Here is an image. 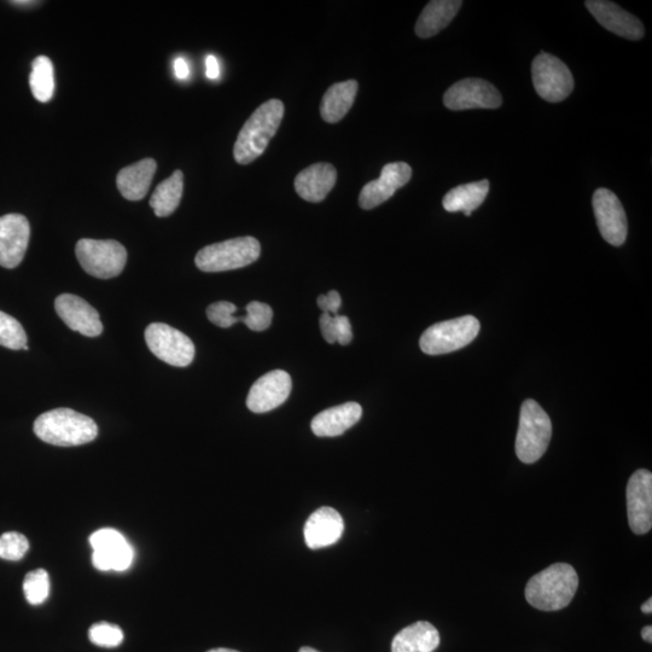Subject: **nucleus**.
I'll list each match as a JSON object with an SVG mask.
<instances>
[{
	"mask_svg": "<svg viewBox=\"0 0 652 652\" xmlns=\"http://www.w3.org/2000/svg\"><path fill=\"white\" fill-rule=\"evenodd\" d=\"M578 586L575 569L567 563H556L528 581L526 599L535 609L557 611L572 603Z\"/></svg>",
	"mask_w": 652,
	"mask_h": 652,
	"instance_id": "1",
	"label": "nucleus"
},
{
	"mask_svg": "<svg viewBox=\"0 0 652 652\" xmlns=\"http://www.w3.org/2000/svg\"><path fill=\"white\" fill-rule=\"evenodd\" d=\"M284 116V104L270 100L261 104L242 127L234 148V156L240 165H249L264 154L275 137Z\"/></svg>",
	"mask_w": 652,
	"mask_h": 652,
	"instance_id": "2",
	"label": "nucleus"
},
{
	"mask_svg": "<svg viewBox=\"0 0 652 652\" xmlns=\"http://www.w3.org/2000/svg\"><path fill=\"white\" fill-rule=\"evenodd\" d=\"M34 433L46 444L73 447L89 444L98 435L92 418L71 409H56L43 413L34 422Z\"/></svg>",
	"mask_w": 652,
	"mask_h": 652,
	"instance_id": "3",
	"label": "nucleus"
},
{
	"mask_svg": "<svg viewBox=\"0 0 652 652\" xmlns=\"http://www.w3.org/2000/svg\"><path fill=\"white\" fill-rule=\"evenodd\" d=\"M552 438L549 415L537 401L528 399L520 413V426L516 436V454L525 464L538 462L544 456Z\"/></svg>",
	"mask_w": 652,
	"mask_h": 652,
	"instance_id": "4",
	"label": "nucleus"
},
{
	"mask_svg": "<svg viewBox=\"0 0 652 652\" xmlns=\"http://www.w3.org/2000/svg\"><path fill=\"white\" fill-rule=\"evenodd\" d=\"M260 254L261 246L256 238L238 237L201 249L195 263L203 272H225L252 265Z\"/></svg>",
	"mask_w": 652,
	"mask_h": 652,
	"instance_id": "5",
	"label": "nucleus"
},
{
	"mask_svg": "<svg viewBox=\"0 0 652 652\" xmlns=\"http://www.w3.org/2000/svg\"><path fill=\"white\" fill-rule=\"evenodd\" d=\"M480 322L473 316L436 323L424 331L419 347L428 355L447 354L470 345L480 333Z\"/></svg>",
	"mask_w": 652,
	"mask_h": 652,
	"instance_id": "6",
	"label": "nucleus"
},
{
	"mask_svg": "<svg viewBox=\"0 0 652 652\" xmlns=\"http://www.w3.org/2000/svg\"><path fill=\"white\" fill-rule=\"evenodd\" d=\"M75 254L83 269L92 277H118L127 263V252L121 243L112 240L83 238L75 247Z\"/></svg>",
	"mask_w": 652,
	"mask_h": 652,
	"instance_id": "7",
	"label": "nucleus"
},
{
	"mask_svg": "<svg viewBox=\"0 0 652 652\" xmlns=\"http://www.w3.org/2000/svg\"><path fill=\"white\" fill-rule=\"evenodd\" d=\"M532 77L535 90L543 100L558 103L574 90V78L560 58L541 52L534 58Z\"/></svg>",
	"mask_w": 652,
	"mask_h": 652,
	"instance_id": "8",
	"label": "nucleus"
},
{
	"mask_svg": "<svg viewBox=\"0 0 652 652\" xmlns=\"http://www.w3.org/2000/svg\"><path fill=\"white\" fill-rule=\"evenodd\" d=\"M145 341L155 357L166 364L186 368L195 358V345L188 336L163 323L150 324Z\"/></svg>",
	"mask_w": 652,
	"mask_h": 652,
	"instance_id": "9",
	"label": "nucleus"
},
{
	"mask_svg": "<svg viewBox=\"0 0 652 652\" xmlns=\"http://www.w3.org/2000/svg\"><path fill=\"white\" fill-rule=\"evenodd\" d=\"M92 563L101 572H125L132 566L135 551L124 535L113 528H103L90 537Z\"/></svg>",
	"mask_w": 652,
	"mask_h": 652,
	"instance_id": "10",
	"label": "nucleus"
},
{
	"mask_svg": "<svg viewBox=\"0 0 652 652\" xmlns=\"http://www.w3.org/2000/svg\"><path fill=\"white\" fill-rule=\"evenodd\" d=\"M503 98L496 86L482 79H464L447 90L444 104L448 109H497Z\"/></svg>",
	"mask_w": 652,
	"mask_h": 652,
	"instance_id": "11",
	"label": "nucleus"
},
{
	"mask_svg": "<svg viewBox=\"0 0 652 652\" xmlns=\"http://www.w3.org/2000/svg\"><path fill=\"white\" fill-rule=\"evenodd\" d=\"M593 211H595L598 229L604 240L611 246H622L628 232L627 215L624 206L614 192L603 188L598 189L593 195Z\"/></svg>",
	"mask_w": 652,
	"mask_h": 652,
	"instance_id": "12",
	"label": "nucleus"
},
{
	"mask_svg": "<svg viewBox=\"0 0 652 652\" xmlns=\"http://www.w3.org/2000/svg\"><path fill=\"white\" fill-rule=\"evenodd\" d=\"M627 516L633 533L643 535L652 527V474L637 470L627 485Z\"/></svg>",
	"mask_w": 652,
	"mask_h": 652,
	"instance_id": "13",
	"label": "nucleus"
},
{
	"mask_svg": "<svg viewBox=\"0 0 652 652\" xmlns=\"http://www.w3.org/2000/svg\"><path fill=\"white\" fill-rule=\"evenodd\" d=\"M293 382L288 372L275 370L260 377L250 388L247 407L254 413H266L277 409L288 400Z\"/></svg>",
	"mask_w": 652,
	"mask_h": 652,
	"instance_id": "14",
	"label": "nucleus"
},
{
	"mask_svg": "<svg viewBox=\"0 0 652 652\" xmlns=\"http://www.w3.org/2000/svg\"><path fill=\"white\" fill-rule=\"evenodd\" d=\"M31 237V226L21 214L0 217V266L15 269L22 263Z\"/></svg>",
	"mask_w": 652,
	"mask_h": 652,
	"instance_id": "15",
	"label": "nucleus"
},
{
	"mask_svg": "<svg viewBox=\"0 0 652 652\" xmlns=\"http://www.w3.org/2000/svg\"><path fill=\"white\" fill-rule=\"evenodd\" d=\"M412 168L405 162H393L382 168L381 177L366 184L359 195V206L370 211L387 202L410 182Z\"/></svg>",
	"mask_w": 652,
	"mask_h": 652,
	"instance_id": "16",
	"label": "nucleus"
},
{
	"mask_svg": "<svg viewBox=\"0 0 652 652\" xmlns=\"http://www.w3.org/2000/svg\"><path fill=\"white\" fill-rule=\"evenodd\" d=\"M55 308L69 329L87 337H97L103 333L100 313L79 296L62 294L56 299Z\"/></svg>",
	"mask_w": 652,
	"mask_h": 652,
	"instance_id": "17",
	"label": "nucleus"
},
{
	"mask_svg": "<svg viewBox=\"0 0 652 652\" xmlns=\"http://www.w3.org/2000/svg\"><path fill=\"white\" fill-rule=\"evenodd\" d=\"M585 5L599 25L616 36L628 40H640L644 37L643 23L619 5L607 0H587Z\"/></svg>",
	"mask_w": 652,
	"mask_h": 652,
	"instance_id": "18",
	"label": "nucleus"
},
{
	"mask_svg": "<svg viewBox=\"0 0 652 652\" xmlns=\"http://www.w3.org/2000/svg\"><path fill=\"white\" fill-rule=\"evenodd\" d=\"M345 531L341 515L331 508L314 511L305 525V541L312 550L323 549L337 543Z\"/></svg>",
	"mask_w": 652,
	"mask_h": 652,
	"instance_id": "19",
	"label": "nucleus"
},
{
	"mask_svg": "<svg viewBox=\"0 0 652 652\" xmlns=\"http://www.w3.org/2000/svg\"><path fill=\"white\" fill-rule=\"evenodd\" d=\"M336 180L337 172L333 165L316 163L298 174L295 179V191L307 202H322L334 189Z\"/></svg>",
	"mask_w": 652,
	"mask_h": 652,
	"instance_id": "20",
	"label": "nucleus"
},
{
	"mask_svg": "<svg viewBox=\"0 0 652 652\" xmlns=\"http://www.w3.org/2000/svg\"><path fill=\"white\" fill-rule=\"evenodd\" d=\"M363 409L357 403H346L320 412L311 423L312 432L319 438H335L346 433L362 418Z\"/></svg>",
	"mask_w": 652,
	"mask_h": 652,
	"instance_id": "21",
	"label": "nucleus"
},
{
	"mask_svg": "<svg viewBox=\"0 0 652 652\" xmlns=\"http://www.w3.org/2000/svg\"><path fill=\"white\" fill-rule=\"evenodd\" d=\"M156 168L157 163L153 159H144L122 168L116 178L120 194L128 201L143 200L153 182Z\"/></svg>",
	"mask_w": 652,
	"mask_h": 652,
	"instance_id": "22",
	"label": "nucleus"
},
{
	"mask_svg": "<svg viewBox=\"0 0 652 652\" xmlns=\"http://www.w3.org/2000/svg\"><path fill=\"white\" fill-rule=\"evenodd\" d=\"M462 5L461 0H433L428 3L416 23L417 36L422 39L436 36L450 25Z\"/></svg>",
	"mask_w": 652,
	"mask_h": 652,
	"instance_id": "23",
	"label": "nucleus"
},
{
	"mask_svg": "<svg viewBox=\"0 0 652 652\" xmlns=\"http://www.w3.org/2000/svg\"><path fill=\"white\" fill-rule=\"evenodd\" d=\"M439 645V631L427 621H418L395 636L392 652H433Z\"/></svg>",
	"mask_w": 652,
	"mask_h": 652,
	"instance_id": "24",
	"label": "nucleus"
},
{
	"mask_svg": "<svg viewBox=\"0 0 652 652\" xmlns=\"http://www.w3.org/2000/svg\"><path fill=\"white\" fill-rule=\"evenodd\" d=\"M358 83L355 80L343 81L335 84L325 92L320 114L324 121L336 124L348 114L357 97Z\"/></svg>",
	"mask_w": 652,
	"mask_h": 652,
	"instance_id": "25",
	"label": "nucleus"
},
{
	"mask_svg": "<svg viewBox=\"0 0 652 652\" xmlns=\"http://www.w3.org/2000/svg\"><path fill=\"white\" fill-rule=\"evenodd\" d=\"M488 192L489 182L486 179L476 183L459 185L447 192L444 200H442V206L447 212H463L467 217H470L471 213L475 212L485 202Z\"/></svg>",
	"mask_w": 652,
	"mask_h": 652,
	"instance_id": "26",
	"label": "nucleus"
},
{
	"mask_svg": "<svg viewBox=\"0 0 652 652\" xmlns=\"http://www.w3.org/2000/svg\"><path fill=\"white\" fill-rule=\"evenodd\" d=\"M183 190L184 174L182 171L178 170L170 178L163 180L150 199V206L154 209L156 217H170L182 201Z\"/></svg>",
	"mask_w": 652,
	"mask_h": 652,
	"instance_id": "27",
	"label": "nucleus"
},
{
	"mask_svg": "<svg viewBox=\"0 0 652 652\" xmlns=\"http://www.w3.org/2000/svg\"><path fill=\"white\" fill-rule=\"evenodd\" d=\"M29 85L37 101L48 103L52 100L55 92V74L49 57L38 56L33 61Z\"/></svg>",
	"mask_w": 652,
	"mask_h": 652,
	"instance_id": "28",
	"label": "nucleus"
},
{
	"mask_svg": "<svg viewBox=\"0 0 652 652\" xmlns=\"http://www.w3.org/2000/svg\"><path fill=\"white\" fill-rule=\"evenodd\" d=\"M0 346L20 351L27 346V335L19 320L0 311Z\"/></svg>",
	"mask_w": 652,
	"mask_h": 652,
	"instance_id": "29",
	"label": "nucleus"
},
{
	"mask_svg": "<svg viewBox=\"0 0 652 652\" xmlns=\"http://www.w3.org/2000/svg\"><path fill=\"white\" fill-rule=\"evenodd\" d=\"M23 592L32 605L43 604L50 595V576L45 569L33 570L23 581Z\"/></svg>",
	"mask_w": 652,
	"mask_h": 652,
	"instance_id": "30",
	"label": "nucleus"
},
{
	"mask_svg": "<svg viewBox=\"0 0 652 652\" xmlns=\"http://www.w3.org/2000/svg\"><path fill=\"white\" fill-rule=\"evenodd\" d=\"M91 643L102 646V648H116L124 642V632L119 626L100 622L91 626L89 631Z\"/></svg>",
	"mask_w": 652,
	"mask_h": 652,
	"instance_id": "31",
	"label": "nucleus"
},
{
	"mask_svg": "<svg viewBox=\"0 0 652 652\" xmlns=\"http://www.w3.org/2000/svg\"><path fill=\"white\" fill-rule=\"evenodd\" d=\"M29 550L28 539L17 532L4 533L0 537V558L7 561H20Z\"/></svg>",
	"mask_w": 652,
	"mask_h": 652,
	"instance_id": "32",
	"label": "nucleus"
},
{
	"mask_svg": "<svg viewBox=\"0 0 652 652\" xmlns=\"http://www.w3.org/2000/svg\"><path fill=\"white\" fill-rule=\"evenodd\" d=\"M246 311V316L240 317V322L246 324L250 330L264 331L270 328L273 311L269 305L253 301L246 307Z\"/></svg>",
	"mask_w": 652,
	"mask_h": 652,
	"instance_id": "33",
	"label": "nucleus"
},
{
	"mask_svg": "<svg viewBox=\"0 0 652 652\" xmlns=\"http://www.w3.org/2000/svg\"><path fill=\"white\" fill-rule=\"evenodd\" d=\"M236 312V305L227 301H219L207 308V317L214 325L227 329L240 322V317L235 316Z\"/></svg>",
	"mask_w": 652,
	"mask_h": 652,
	"instance_id": "34",
	"label": "nucleus"
},
{
	"mask_svg": "<svg viewBox=\"0 0 652 652\" xmlns=\"http://www.w3.org/2000/svg\"><path fill=\"white\" fill-rule=\"evenodd\" d=\"M317 302L323 313H330L333 316L339 312L342 304L340 293L336 290H331L326 295H320Z\"/></svg>",
	"mask_w": 652,
	"mask_h": 652,
	"instance_id": "35",
	"label": "nucleus"
},
{
	"mask_svg": "<svg viewBox=\"0 0 652 652\" xmlns=\"http://www.w3.org/2000/svg\"><path fill=\"white\" fill-rule=\"evenodd\" d=\"M336 326V340L341 346H347L353 340L351 322L346 316H334Z\"/></svg>",
	"mask_w": 652,
	"mask_h": 652,
	"instance_id": "36",
	"label": "nucleus"
},
{
	"mask_svg": "<svg viewBox=\"0 0 652 652\" xmlns=\"http://www.w3.org/2000/svg\"><path fill=\"white\" fill-rule=\"evenodd\" d=\"M320 331L326 342H329L330 345H334L337 342L336 340V326L335 318L333 314L323 313L322 317L319 319Z\"/></svg>",
	"mask_w": 652,
	"mask_h": 652,
	"instance_id": "37",
	"label": "nucleus"
},
{
	"mask_svg": "<svg viewBox=\"0 0 652 652\" xmlns=\"http://www.w3.org/2000/svg\"><path fill=\"white\" fill-rule=\"evenodd\" d=\"M174 74L179 80H188L190 77V67L183 57L176 58L173 64Z\"/></svg>",
	"mask_w": 652,
	"mask_h": 652,
	"instance_id": "38",
	"label": "nucleus"
},
{
	"mask_svg": "<svg viewBox=\"0 0 652 652\" xmlns=\"http://www.w3.org/2000/svg\"><path fill=\"white\" fill-rule=\"evenodd\" d=\"M206 73L207 78L211 80H218L220 78V66L218 58L209 55L206 58Z\"/></svg>",
	"mask_w": 652,
	"mask_h": 652,
	"instance_id": "39",
	"label": "nucleus"
},
{
	"mask_svg": "<svg viewBox=\"0 0 652 652\" xmlns=\"http://www.w3.org/2000/svg\"><path fill=\"white\" fill-rule=\"evenodd\" d=\"M642 637L645 642L652 643V627L646 626L643 628Z\"/></svg>",
	"mask_w": 652,
	"mask_h": 652,
	"instance_id": "40",
	"label": "nucleus"
},
{
	"mask_svg": "<svg viewBox=\"0 0 652 652\" xmlns=\"http://www.w3.org/2000/svg\"><path fill=\"white\" fill-rule=\"evenodd\" d=\"M642 611L644 614H651L652 613V599L649 598L648 601H646L642 605Z\"/></svg>",
	"mask_w": 652,
	"mask_h": 652,
	"instance_id": "41",
	"label": "nucleus"
},
{
	"mask_svg": "<svg viewBox=\"0 0 652 652\" xmlns=\"http://www.w3.org/2000/svg\"><path fill=\"white\" fill-rule=\"evenodd\" d=\"M208 652H240V651L225 649V648H219V649H213V650L208 651Z\"/></svg>",
	"mask_w": 652,
	"mask_h": 652,
	"instance_id": "42",
	"label": "nucleus"
},
{
	"mask_svg": "<svg viewBox=\"0 0 652 652\" xmlns=\"http://www.w3.org/2000/svg\"><path fill=\"white\" fill-rule=\"evenodd\" d=\"M299 652H319V651L310 648V646H304V648H301Z\"/></svg>",
	"mask_w": 652,
	"mask_h": 652,
	"instance_id": "43",
	"label": "nucleus"
},
{
	"mask_svg": "<svg viewBox=\"0 0 652 652\" xmlns=\"http://www.w3.org/2000/svg\"><path fill=\"white\" fill-rule=\"evenodd\" d=\"M11 3H13L14 5H22V7L23 5L36 4L34 2H11Z\"/></svg>",
	"mask_w": 652,
	"mask_h": 652,
	"instance_id": "44",
	"label": "nucleus"
}]
</instances>
